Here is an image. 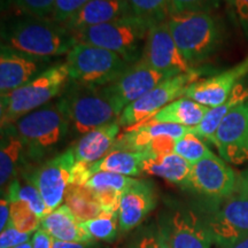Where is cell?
Returning <instances> with one entry per match:
<instances>
[{"instance_id": "cell-10", "label": "cell", "mask_w": 248, "mask_h": 248, "mask_svg": "<svg viewBox=\"0 0 248 248\" xmlns=\"http://www.w3.org/2000/svg\"><path fill=\"white\" fill-rule=\"evenodd\" d=\"M198 78H199V73L193 70L164 79L144 97L132 102L122 111L119 117L120 125L129 129L150 120L154 114H156L170 102L184 97L186 89L192 83L197 82Z\"/></svg>"}, {"instance_id": "cell-38", "label": "cell", "mask_w": 248, "mask_h": 248, "mask_svg": "<svg viewBox=\"0 0 248 248\" xmlns=\"http://www.w3.org/2000/svg\"><path fill=\"white\" fill-rule=\"evenodd\" d=\"M176 141H177L176 139L168 137V136H161V137L153 138L148 142L144 154L147 157L162 156V155L171 154L175 151Z\"/></svg>"}, {"instance_id": "cell-46", "label": "cell", "mask_w": 248, "mask_h": 248, "mask_svg": "<svg viewBox=\"0 0 248 248\" xmlns=\"http://www.w3.org/2000/svg\"><path fill=\"white\" fill-rule=\"evenodd\" d=\"M237 187L240 193L248 195V169L240 175V177L237 182Z\"/></svg>"}, {"instance_id": "cell-12", "label": "cell", "mask_w": 248, "mask_h": 248, "mask_svg": "<svg viewBox=\"0 0 248 248\" xmlns=\"http://www.w3.org/2000/svg\"><path fill=\"white\" fill-rule=\"evenodd\" d=\"M214 244L229 246L248 235V195H231L216 210L203 216Z\"/></svg>"}, {"instance_id": "cell-22", "label": "cell", "mask_w": 248, "mask_h": 248, "mask_svg": "<svg viewBox=\"0 0 248 248\" xmlns=\"http://www.w3.org/2000/svg\"><path fill=\"white\" fill-rule=\"evenodd\" d=\"M40 229L54 240L68 243H88L92 240L71 213L67 204H61L42 218Z\"/></svg>"}, {"instance_id": "cell-5", "label": "cell", "mask_w": 248, "mask_h": 248, "mask_svg": "<svg viewBox=\"0 0 248 248\" xmlns=\"http://www.w3.org/2000/svg\"><path fill=\"white\" fill-rule=\"evenodd\" d=\"M167 23L179 51L192 68L208 60L221 45V27L209 12L172 14Z\"/></svg>"}, {"instance_id": "cell-29", "label": "cell", "mask_w": 248, "mask_h": 248, "mask_svg": "<svg viewBox=\"0 0 248 248\" xmlns=\"http://www.w3.org/2000/svg\"><path fill=\"white\" fill-rule=\"evenodd\" d=\"M4 193L5 197H7L9 200L17 199L27 202L40 218H44L47 214H49L38 188L26 178H23V181H21L18 177L14 179Z\"/></svg>"}, {"instance_id": "cell-13", "label": "cell", "mask_w": 248, "mask_h": 248, "mask_svg": "<svg viewBox=\"0 0 248 248\" xmlns=\"http://www.w3.org/2000/svg\"><path fill=\"white\" fill-rule=\"evenodd\" d=\"M141 60L168 77L195 70L183 57L167 22L151 27Z\"/></svg>"}, {"instance_id": "cell-17", "label": "cell", "mask_w": 248, "mask_h": 248, "mask_svg": "<svg viewBox=\"0 0 248 248\" xmlns=\"http://www.w3.org/2000/svg\"><path fill=\"white\" fill-rule=\"evenodd\" d=\"M248 76V57L230 69L206 79L197 80L186 89L184 97L214 108L224 104L241 79Z\"/></svg>"}, {"instance_id": "cell-36", "label": "cell", "mask_w": 248, "mask_h": 248, "mask_svg": "<svg viewBox=\"0 0 248 248\" xmlns=\"http://www.w3.org/2000/svg\"><path fill=\"white\" fill-rule=\"evenodd\" d=\"M89 1L91 0H55L51 18L55 22L64 24Z\"/></svg>"}, {"instance_id": "cell-39", "label": "cell", "mask_w": 248, "mask_h": 248, "mask_svg": "<svg viewBox=\"0 0 248 248\" xmlns=\"http://www.w3.org/2000/svg\"><path fill=\"white\" fill-rule=\"evenodd\" d=\"M99 204H100L102 213L119 214L122 192L114 190H102L94 192Z\"/></svg>"}, {"instance_id": "cell-44", "label": "cell", "mask_w": 248, "mask_h": 248, "mask_svg": "<svg viewBox=\"0 0 248 248\" xmlns=\"http://www.w3.org/2000/svg\"><path fill=\"white\" fill-rule=\"evenodd\" d=\"M11 221V201L7 197L1 198L0 202V230L4 231Z\"/></svg>"}, {"instance_id": "cell-30", "label": "cell", "mask_w": 248, "mask_h": 248, "mask_svg": "<svg viewBox=\"0 0 248 248\" xmlns=\"http://www.w3.org/2000/svg\"><path fill=\"white\" fill-rule=\"evenodd\" d=\"M92 240L114 243L119 234V214L101 213L95 218L80 223Z\"/></svg>"}, {"instance_id": "cell-28", "label": "cell", "mask_w": 248, "mask_h": 248, "mask_svg": "<svg viewBox=\"0 0 248 248\" xmlns=\"http://www.w3.org/2000/svg\"><path fill=\"white\" fill-rule=\"evenodd\" d=\"M133 16L150 24L167 22L172 15L171 0H126Z\"/></svg>"}, {"instance_id": "cell-9", "label": "cell", "mask_w": 248, "mask_h": 248, "mask_svg": "<svg viewBox=\"0 0 248 248\" xmlns=\"http://www.w3.org/2000/svg\"><path fill=\"white\" fill-rule=\"evenodd\" d=\"M75 163L74 148L69 147L38 166L27 168L20 176L38 188L51 213L64 201V195L70 185L71 170Z\"/></svg>"}, {"instance_id": "cell-23", "label": "cell", "mask_w": 248, "mask_h": 248, "mask_svg": "<svg viewBox=\"0 0 248 248\" xmlns=\"http://www.w3.org/2000/svg\"><path fill=\"white\" fill-rule=\"evenodd\" d=\"M191 170L192 164L175 153L147 157L142 163V173L157 176L182 188L187 184Z\"/></svg>"}, {"instance_id": "cell-14", "label": "cell", "mask_w": 248, "mask_h": 248, "mask_svg": "<svg viewBox=\"0 0 248 248\" xmlns=\"http://www.w3.org/2000/svg\"><path fill=\"white\" fill-rule=\"evenodd\" d=\"M171 78L160 73L145 62L139 60L133 63L117 78L106 85V90L119 115L129 105L144 97L164 79Z\"/></svg>"}, {"instance_id": "cell-16", "label": "cell", "mask_w": 248, "mask_h": 248, "mask_svg": "<svg viewBox=\"0 0 248 248\" xmlns=\"http://www.w3.org/2000/svg\"><path fill=\"white\" fill-rule=\"evenodd\" d=\"M54 63L53 59L37 58L2 46L0 47V92L14 91L35 79Z\"/></svg>"}, {"instance_id": "cell-35", "label": "cell", "mask_w": 248, "mask_h": 248, "mask_svg": "<svg viewBox=\"0 0 248 248\" xmlns=\"http://www.w3.org/2000/svg\"><path fill=\"white\" fill-rule=\"evenodd\" d=\"M135 178L128 177V176L119 175V173L100 171L95 172L89 182L86 183V187L93 192L102 191V190H114L123 192L132 184Z\"/></svg>"}, {"instance_id": "cell-32", "label": "cell", "mask_w": 248, "mask_h": 248, "mask_svg": "<svg viewBox=\"0 0 248 248\" xmlns=\"http://www.w3.org/2000/svg\"><path fill=\"white\" fill-rule=\"evenodd\" d=\"M11 201V221L9 225L14 226L24 233H32L38 231L42 218L31 209V207L22 200L13 199Z\"/></svg>"}, {"instance_id": "cell-2", "label": "cell", "mask_w": 248, "mask_h": 248, "mask_svg": "<svg viewBox=\"0 0 248 248\" xmlns=\"http://www.w3.org/2000/svg\"><path fill=\"white\" fill-rule=\"evenodd\" d=\"M12 124L26 148L29 168L48 160L71 135L69 120L58 98Z\"/></svg>"}, {"instance_id": "cell-42", "label": "cell", "mask_w": 248, "mask_h": 248, "mask_svg": "<svg viewBox=\"0 0 248 248\" xmlns=\"http://www.w3.org/2000/svg\"><path fill=\"white\" fill-rule=\"evenodd\" d=\"M232 13L248 35V0H225Z\"/></svg>"}, {"instance_id": "cell-27", "label": "cell", "mask_w": 248, "mask_h": 248, "mask_svg": "<svg viewBox=\"0 0 248 248\" xmlns=\"http://www.w3.org/2000/svg\"><path fill=\"white\" fill-rule=\"evenodd\" d=\"M67 204L79 223L95 218L102 213L94 192L86 186L69 185L64 195Z\"/></svg>"}, {"instance_id": "cell-47", "label": "cell", "mask_w": 248, "mask_h": 248, "mask_svg": "<svg viewBox=\"0 0 248 248\" xmlns=\"http://www.w3.org/2000/svg\"><path fill=\"white\" fill-rule=\"evenodd\" d=\"M221 248H248V235L244 237L243 239L235 241V243L229 245V246L221 247Z\"/></svg>"}, {"instance_id": "cell-18", "label": "cell", "mask_w": 248, "mask_h": 248, "mask_svg": "<svg viewBox=\"0 0 248 248\" xmlns=\"http://www.w3.org/2000/svg\"><path fill=\"white\" fill-rule=\"evenodd\" d=\"M157 204L156 188L147 179H135L123 192L119 210V229L121 233L135 230L153 212Z\"/></svg>"}, {"instance_id": "cell-1", "label": "cell", "mask_w": 248, "mask_h": 248, "mask_svg": "<svg viewBox=\"0 0 248 248\" xmlns=\"http://www.w3.org/2000/svg\"><path fill=\"white\" fill-rule=\"evenodd\" d=\"M76 44L74 33L52 18L11 14L1 22V45L32 57L67 55Z\"/></svg>"}, {"instance_id": "cell-21", "label": "cell", "mask_w": 248, "mask_h": 248, "mask_svg": "<svg viewBox=\"0 0 248 248\" xmlns=\"http://www.w3.org/2000/svg\"><path fill=\"white\" fill-rule=\"evenodd\" d=\"M121 125L119 120L99 126L78 138L74 145L76 161L93 164L109 153L119 138Z\"/></svg>"}, {"instance_id": "cell-25", "label": "cell", "mask_w": 248, "mask_h": 248, "mask_svg": "<svg viewBox=\"0 0 248 248\" xmlns=\"http://www.w3.org/2000/svg\"><path fill=\"white\" fill-rule=\"evenodd\" d=\"M146 157L141 152L111 148L106 156L91 164V173L93 176L95 172L107 171L128 177H138L142 173V163Z\"/></svg>"}, {"instance_id": "cell-26", "label": "cell", "mask_w": 248, "mask_h": 248, "mask_svg": "<svg viewBox=\"0 0 248 248\" xmlns=\"http://www.w3.org/2000/svg\"><path fill=\"white\" fill-rule=\"evenodd\" d=\"M248 100V89L244 88L243 84H238L232 91L230 98L226 100L224 104L219 106L209 108L207 114L204 115L203 120L198 126L192 129L195 135L204 141H208L210 144H215V135L218 126L221 125L222 121L224 117L233 109L235 106L241 104V102Z\"/></svg>"}, {"instance_id": "cell-34", "label": "cell", "mask_w": 248, "mask_h": 248, "mask_svg": "<svg viewBox=\"0 0 248 248\" xmlns=\"http://www.w3.org/2000/svg\"><path fill=\"white\" fill-rule=\"evenodd\" d=\"M173 153L179 155L191 164H194L212 155L213 152L204 144L203 139L198 137L193 131H191L176 141Z\"/></svg>"}, {"instance_id": "cell-6", "label": "cell", "mask_w": 248, "mask_h": 248, "mask_svg": "<svg viewBox=\"0 0 248 248\" xmlns=\"http://www.w3.org/2000/svg\"><path fill=\"white\" fill-rule=\"evenodd\" d=\"M152 24L133 15L73 32L77 43H84L119 54L129 64L141 60Z\"/></svg>"}, {"instance_id": "cell-48", "label": "cell", "mask_w": 248, "mask_h": 248, "mask_svg": "<svg viewBox=\"0 0 248 248\" xmlns=\"http://www.w3.org/2000/svg\"><path fill=\"white\" fill-rule=\"evenodd\" d=\"M14 248H33L32 247V239H31L30 241H28V243H26V244H22V245H20V246L14 247Z\"/></svg>"}, {"instance_id": "cell-37", "label": "cell", "mask_w": 248, "mask_h": 248, "mask_svg": "<svg viewBox=\"0 0 248 248\" xmlns=\"http://www.w3.org/2000/svg\"><path fill=\"white\" fill-rule=\"evenodd\" d=\"M219 0H171L172 14L191 12H210L217 7Z\"/></svg>"}, {"instance_id": "cell-31", "label": "cell", "mask_w": 248, "mask_h": 248, "mask_svg": "<svg viewBox=\"0 0 248 248\" xmlns=\"http://www.w3.org/2000/svg\"><path fill=\"white\" fill-rule=\"evenodd\" d=\"M55 0H1L2 11L14 15L51 18Z\"/></svg>"}, {"instance_id": "cell-4", "label": "cell", "mask_w": 248, "mask_h": 248, "mask_svg": "<svg viewBox=\"0 0 248 248\" xmlns=\"http://www.w3.org/2000/svg\"><path fill=\"white\" fill-rule=\"evenodd\" d=\"M58 99L69 120L73 136L82 137L120 117L106 86H85L70 80Z\"/></svg>"}, {"instance_id": "cell-45", "label": "cell", "mask_w": 248, "mask_h": 248, "mask_svg": "<svg viewBox=\"0 0 248 248\" xmlns=\"http://www.w3.org/2000/svg\"><path fill=\"white\" fill-rule=\"evenodd\" d=\"M54 248H101L97 241L88 243H68V241L54 240Z\"/></svg>"}, {"instance_id": "cell-15", "label": "cell", "mask_w": 248, "mask_h": 248, "mask_svg": "<svg viewBox=\"0 0 248 248\" xmlns=\"http://www.w3.org/2000/svg\"><path fill=\"white\" fill-rule=\"evenodd\" d=\"M219 156L225 162L243 164L248 161V100L235 106L224 117L215 135Z\"/></svg>"}, {"instance_id": "cell-40", "label": "cell", "mask_w": 248, "mask_h": 248, "mask_svg": "<svg viewBox=\"0 0 248 248\" xmlns=\"http://www.w3.org/2000/svg\"><path fill=\"white\" fill-rule=\"evenodd\" d=\"M32 239L31 233L18 231L14 226L8 225L0 234V248H14Z\"/></svg>"}, {"instance_id": "cell-43", "label": "cell", "mask_w": 248, "mask_h": 248, "mask_svg": "<svg viewBox=\"0 0 248 248\" xmlns=\"http://www.w3.org/2000/svg\"><path fill=\"white\" fill-rule=\"evenodd\" d=\"M33 248H54V239L48 235L44 230L39 229L32 235Z\"/></svg>"}, {"instance_id": "cell-33", "label": "cell", "mask_w": 248, "mask_h": 248, "mask_svg": "<svg viewBox=\"0 0 248 248\" xmlns=\"http://www.w3.org/2000/svg\"><path fill=\"white\" fill-rule=\"evenodd\" d=\"M123 248H170L159 224L151 223L138 228Z\"/></svg>"}, {"instance_id": "cell-7", "label": "cell", "mask_w": 248, "mask_h": 248, "mask_svg": "<svg viewBox=\"0 0 248 248\" xmlns=\"http://www.w3.org/2000/svg\"><path fill=\"white\" fill-rule=\"evenodd\" d=\"M70 80L85 86L114 83L131 66L119 54L84 43H77L66 55Z\"/></svg>"}, {"instance_id": "cell-24", "label": "cell", "mask_w": 248, "mask_h": 248, "mask_svg": "<svg viewBox=\"0 0 248 248\" xmlns=\"http://www.w3.org/2000/svg\"><path fill=\"white\" fill-rule=\"evenodd\" d=\"M209 107L203 106L199 102L187 98H179L170 102L166 107L157 111L151 117V122L173 123L186 128H195L203 120ZM146 122V121H145Z\"/></svg>"}, {"instance_id": "cell-19", "label": "cell", "mask_w": 248, "mask_h": 248, "mask_svg": "<svg viewBox=\"0 0 248 248\" xmlns=\"http://www.w3.org/2000/svg\"><path fill=\"white\" fill-rule=\"evenodd\" d=\"M29 168L26 148L15 131L13 124L2 126L0 136V185L1 193L11 183Z\"/></svg>"}, {"instance_id": "cell-20", "label": "cell", "mask_w": 248, "mask_h": 248, "mask_svg": "<svg viewBox=\"0 0 248 248\" xmlns=\"http://www.w3.org/2000/svg\"><path fill=\"white\" fill-rule=\"evenodd\" d=\"M132 15L126 0H91L63 24L70 32Z\"/></svg>"}, {"instance_id": "cell-11", "label": "cell", "mask_w": 248, "mask_h": 248, "mask_svg": "<svg viewBox=\"0 0 248 248\" xmlns=\"http://www.w3.org/2000/svg\"><path fill=\"white\" fill-rule=\"evenodd\" d=\"M233 169L215 154L192 164L185 190L210 201H222L233 195L237 188Z\"/></svg>"}, {"instance_id": "cell-8", "label": "cell", "mask_w": 248, "mask_h": 248, "mask_svg": "<svg viewBox=\"0 0 248 248\" xmlns=\"http://www.w3.org/2000/svg\"><path fill=\"white\" fill-rule=\"evenodd\" d=\"M157 224L170 248H210L214 244L203 217L181 203L170 202Z\"/></svg>"}, {"instance_id": "cell-3", "label": "cell", "mask_w": 248, "mask_h": 248, "mask_svg": "<svg viewBox=\"0 0 248 248\" xmlns=\"http://www.w3.org/2000/svg\"><path fill=\"white\" fill-rule=\"evenodd\" d=\"M70 82L66 62H57L35 79L14 91L1 94L0 128L57 99Z\"/></svg>"}, {"instance_id": "cell-41", "label": "cell", "mask_w": 248, "mask_h": 248, "mask_svg": "<svg viewBox=\"0 0 248 248\" xmlns=\"http://www.w3.org/2000/svg\"><path fill=\"white\" fill-rule=\"evenodd\" d=\"M92 177L91 173V164L78 162L76 161L75 166L71 170L70 176V185L73 186H85L89 179Z\"/></svg>"}]
</instances>
